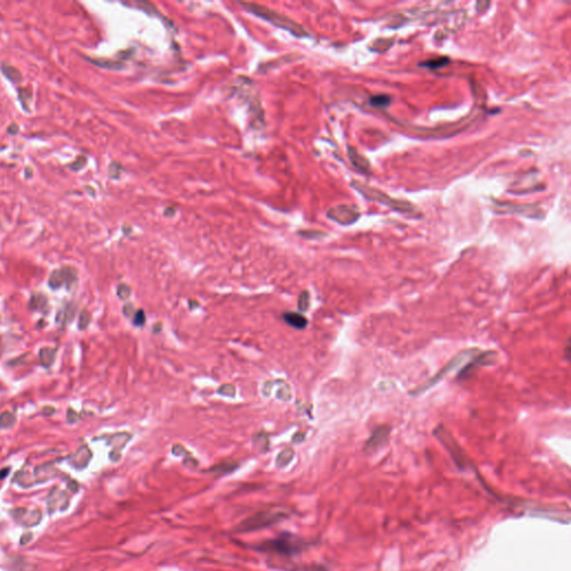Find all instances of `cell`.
Here are the masks:
<instances>
[{
  "label": "cell",
  "mask_w": 571,
  "mask_h": 571,
  "mask_svg": "<svg viewBox=\"0 0 571 571\" xmlns=\"http://www.w3.org/2000/svg\"><path fill=\"white\" fill-rule=\"evenodd\" d=\"M481 114L478 113L477 109L472 110L468 116L460 119L457 123L448 124L444 126H436V127H422V126H414V125H402L397 121L394 122L396 125L402 126L405 128L408 133H411L413 136L421 137V139H445V137H450L453 135H458L459 133H462L463 131L468 130V128L476 123ZM409 134V135H411Z\"/></svg>",
  "instance_id": "1"
},
{
  "label": "cell",
  "mask_w": 571,
  "mask_h": 571,
  "mask_svg": "<svg viewBox=\"0 0 571 571\" xmlns=\"http://www.w3.org/2000/svg\"><path fill=\"white\" fill-rule=\"evenodd\" d=\"M352 187L355 189L356 191L361 193L365 199L388 206V208L393 209L396 212H398L400 214L411 215L414 216V218H420L421 216V211L416 208L415 204H413L406 200L392 199L388 194H386L385 192L379 190V189L372 188L370 186H367V184H364L358 181H353Z\"/></svg>",
  "instance_id": "2"
},
{
  "label": "cell",
  "mask_w": 571,
  "mask_h": 571,
  "mask_svg": "<svg viewBox=\"0 0 571 571\" xmlns=\"http://www.w3.org/2000/svg\"><path fill=\"white\" fill-rule=\"evenodd\" d=\"M240 4L243 8H245V10L249 11L258 17L262 18V19H265L266 21L270 22V24H273L274 26L278 27V28H282L284 30L289 31V33L292 34L293 36H296V37H307L308 36V33L305 29H303L302 26L297 24V22L294 20L290 19V18H288L287 16L283 15V13H280L276 10H273V9H270L266 6H262V4L253 3V2H240Z\"/></svg>",
  "instance_id": "3"
},
{
  "label": "cell",
  "mask_w": 571,
  "mask_h": 571,
  "mask_svg": "<svg viewBox=\"0 0 571 571\" xmlns=\"http://www.w3.org/2000/svg\"><path fill=\"white\" fill-rule=\"evenodd\" d=\"M478 353V349L476 348H471V349H465V351L460 352L458 355H455L451 361L448 362V364L444 367H442L441 370L436 373V374L431 377L430 380L426 381L424 384H422L421 386H418L415 389H413L412 392H409V394L413 395V396H417L422 393L426 392L427 389H430L431 387H433L436 383H439L441 380H443V377L446 376L448 374H450L451 372L454 371L455 368L459 367L461 364L468 362L471 359L473 356H476V354Z\"/></svg>",
  "instance_id": "4"
},
{
  "label": "cell",
  "mask_w": 571,
  "mask_h": 571,
  "mask_svg": "<svg viewBox=\"0 0 571 571\" xmlns=\"http://www.w3.org/2000/svg\"><path fill=\"white\" fill-rule=\"evenodd\" d=\"M493 210L498 214H515L528 219L542 220L545 211L538 204H515L512 202L493 200Z\"/></svg>",
  "instance_id": "5"
},
{
  "label": "cell",
  "mask_w": 571,
  "mask_h": 571,
  "mask_svg": "<svg viewBox=\"0 0 571 571\" xmlns=\"http://www.w3.org/2000/svg\"><path fill=\"white\" fill-rule=\"evenodd\" d=\"M302 543L299 539L292 536H283L274 540L261 543L258 548L259 550L266 552H273V554L283 555V556H292L300 552L302 549Z\"/></svg>",
  "instance_id": "6"
},
{
  "label": "cell",
  "mask_w": 571,
  "mask_h": 571,
  "mask_svg": "<svg viewBox=\"0 0 571 571\" xmlns=\"http://www.w3.org/2000/svg\"><path fill=\"white\" fill-rule=\"evenodd\" d=\"M433 433H434V436L436 439H439L441 443L444 445V448L449 451V453L452 455V458L455 463L458 464V467H460L461 469L467 468L470 464V460L468 459L464 451L460 448V445L457 443V441H455L453 439V436L451 435V433L446 430L445 426L443 424H440L439 426L435 427V430Z\"/></svg>",
  "instance_id": "7"
},
{
  "label": "cell",
  "mask_w": 571,
  "mask_h": 571,
  "mask_svg": "<svg viewBox=\"0 0 571 571\" xmlns=\"http://www.w3.org/2000/svg\"><path fill=\"white\" fill-rule=\"evenodd\" d=\"M285 514L283 512H275V511H267V512H260L247 519L245 522L241 523L238 527V531H253L258 530V529H262L269 526H274V524L278 523L280 520H283Z\"/></svg>",
  "instance_id": "8"
},
{
  "label": "cell",
  "mask_w": 571,
  "mask_h": 571,
  "mask_svg": "<svg viewBox=\"0 0 571 571\" xmlns=\"http://www.w3.org/2000/svg\"><path fill=\"white\" fill-rule=\"evenodd\" d=\"M496 353L495 352H478L476 356H473L470 362L467 363L461 371L458 374V381H465L472 377L474 373H476L478 368L489 366L493 364L496 359Z\"/></svg>",
  "instance_id": "9"
},
{
  "label": "cell",
  "mask_w": 571,
  "mask_h": 571,
  "mask_svg": "<svg viewBox=\"0 0 571 571\" xmlns=\"http://www.w3.org/2000/svg\"><path fill=\"white\" fill-rule=\"evenodd\" d=\"M545 190V186L538 181L537 171L524 173L510 187V193L513 194H528V193Z\"/></svg>",
  "instance_id": "10"
},
{
  "label": "cell",
  "mask_w": 571,
  "mask_h": 571,
  "mask_svg": "<svg viewBox=\"0 0 571 571\" xmlns=\"http://www.w3.org/2000/svg\"><path fill=\"white\" fill-rule=\"evenodd\" d=\"M359 211L356 206L340 204L327 211V216L342 225H351L359 219Z\"/></svg>",
  "instance_id": "11"
},
{
  "label": "cell",
  "mask_w": 571,
  "mask_h": 571,
  "mask_svg": "<svg viewBox=\"0 0 571 571\" xmlns=\"http://www.w3.org/2000/svg\"><path fill=\"white\" fill-rule=\"evenodd\" d=\"M76 270L72 268V267H63L61 269L53 271L49 277L48 284L52 289H59L63 286H66V288L70 290L73 284L76 283Z\"/></svg>",
  "instance_id": "12"
},
{
  "label": "cell",
  "mask_w": 571,
  "mask_h": 571,
  "mask_svg": "<svg viewBox=\"0 0 571 571\" xmlns=\"http://www.w3.org/2000/svg\"><path fill=\"white\" fill-rule=\"evenodd\" d=\"M390 435V427L387 425H381L377 426L374 431H373L370 439L367 440L364 451L366 453H374L376 451L383 448V446L387 443Z\"/></svg>",
  "instance_id": "13"
},
{
  "label": "cell",
  "mask_w": 571,
  "mask_h": 571,
  "mask_svg": "<svg viewBox=\"0 0 571 571\" xmlns=\"http://www.w3.org/2000/svg\"><path fill=\"white\" fill-rule=\"evenodd\" d=\"M347 150L349 160H351V163L355 167V169L363 174H370L372 171L370 161H368L357 149H355V147L348 146Z\"/></svg>",
  "instance_id": "14"
},
{
  "label": "cell",
  "mask_w": 571,
  "mask_h": 571,
  "mask_svg": "<svg viewBox=\"0 0 571 571\" xmlns=\"http://www.w3.org/2000/svg\"><path fill=\"white\" fill-rule=\"evenodd\" d=\"M13 519L16 520L18 523L24 524V526H35L38 524L41 519V512L38 510L36 511H26V510H16L11 512Z\"/></svg>",
  "instance_id": "15"
},
{
  "label": "cell",
  "mask_w": 571,
  "mask_h": 571,
  "mask_svg": "<svg viewBox=\"0 0 571 571\" xmlns=\"http://www.w3.org/2000/svg\"><path fill=\"white\" fill-rule=\"evenodd\" d=\"M87 62H90L93 65L97 66L99 68H104V70H110V71H119L123 70L124 65L119 62H114L110 59L106 58H93V57H84Z\"/></svg>",
  "instance_id": "16"
},
{
  "label": "cell",
  "mask_w": 571,
  "mask_h": 571,
  "mask_svg": "<svg viewBox=\"0 0 571 571\" xmlns=\"http://www.w3.org/2000/svg\"><path fill=\"white\" fill-rule=\"evenodd\" d=\"M283 318L289 326L296 329H303L308 325V320L298 312H286L283 315Z\"/></svg>",
  "instance_id": "17"
},
{
  "label": "cell",
  "mask_w": 571,
  "mask_h": 571,
  "mask_svg": "<svg viewBox=\"0 0 571 571\" xmlns=\"http://www.w3.org/2000/svg\"><path fill=\"white\" fill-rule=\"evenodd\" d=\"M91 457H92L91 451L87 449V446H83V448L78 450V452L73 457L72 464L77 469H83L90 462Z\"/></svg>",
  "instance_id": "18"
},
{
  "label": "cell",
  "mask_w": 571,
  "mask_h": 571,
  "mask_svg": "<svg viewBox=\"0 0 571 571\" xmlns=\"http://www.w3.org/2000/svg\"><path fill=\"white\" fill-rule=\"evenodd\" d=\"M450 63H451V59L449 57L439 56V57H433V58L427 59V61L420 63L418 65L422 66V67L428 68V70H431V71H436V70H440V68H443L445 66H448Z\"/></svg>",
  "instance_id": "19"
},
{
  "label": "cell",
  "mask_w": 571,
  "mask_h": 571,
  "mask_svg": "<svg viewBox=\"0 0 571 571\" xmlns=\"http://www.w3.org/2000/svg\"><path fill=\"white\" fill-rule=\"evenodd\" d=\"M0 70H1L2 75L6 77L8 81L13 83V84H17V83H20L22 81L21 73L19 72V70H17L16 67L3 63L0 65Z\"/></svg>",
  "instance_id": "20"
},
{
  "label": "cell",
  "mask_w": 571,
  "mask_h": 571,
  "mask_svg": "<svg viewBox=\"0 0 571 571\" xmlns=\"http://www.w3.org/2000/svg\"><path fill=\"white\" fill-rule=\"evenodd\" d=\"M393 44H394L393 38H377L371 44L370 49L372 52L383 54L385 52H387V50L392 47Z\"/></svg>",
  "instance_id": "21"
},
{
  "label": "cell",
  "mask_w": 571,
  "mask_h": 571,
  "mask_svg": "<svg viewBox=\"0 0 571 571\" xmlns=\"http://www.w3.org/2000/svg\"><path fill=\"white\" fill-rule=\"evenodd\" d=\"M390 104H392V97L386 94H379L372 96L370 98V105L373 108L376 109H384L388 107Z\"/></svg>",
  "instance_id": "22"
},
{
  "label": "cell",
  "mask_w": 571,
  "mask_h": 571,
  "mask_svg": "<svg viewBox=\"0 0 571 571\" xmlns=\"http://www.w3.org/2000/svg\"><path fill=\"white\" fill-rule=\"evenodd\" d=\"M29 308L31 310L44 312L45 309H47L48 308L47 298H46L44 294H41V293L33 294V297H31L30 301H29Z\"/></svg>",
  "instance_id": "23"
},
{
  "label": "cell",
  "mask_w": 571,
  "mask_h": 571,
  "mask_svg": "<svg viewBox=\"0 0 571 571\" xmlns=\"http://www.w3.org/2000/svg\"><path fill=\"white\" fill-rule=\"evenodd\" d=\"M55 356H56V349H53L50 347L41 348L39 352V358L41 364L45 367H49L55 361Z\"/></svg>",
  "instance_id": "24"
},
{
  "label": "cell",
  "mask_w": 571,
  "mask_h": 571,
  "mask_svg": "<svg viewBox=\"0 0 571 571\" xmlns=\"http://www.w3.org/2000/svg\"><path fill=\"white\" fill-rule=\"evenodd\" d=\"M15 422H16V417L13 416V414H11V413L3 412L1 415H0V427L1 428L11 427L13 424H15Z\"/></svg>",
  "instance_id": "25"
},
{
  "label": "cell",
  "mask_w": 571,
  "mask_h": 571,
  "mask_svg": "<svg viewBox=\"0 0 571 571\" xmlns=\"http://www.w3.org/2000/svg\"><path fill=\"white\" fill-rule=\"evenodd\" d=\"M293 457V452L292 450H286L284 452L280 453L277 458V464L278 467H285V465H287L290 461H291V459Z\"/></svg>",
  "instance_id": "26"
},
{
  "label": "cell",
  "mask_w": 571,
  "mask_h": 571,
  "mask_svg": "<svg viewBox=\"0 0 571 571\" xmlns=\"http://www.w3.org/2000/svg\"><path fill=\"white\" fill-rule=\"evenodd\" d=\"M309 292L308 291H302L300 296H299L298 299V308L300 311H306L308 310V308H309Z\"/></svg>",
  "instance_id": "27"
},
{
  "label": "cell",
  "mask_w": 571,
  "mask_h": 571,
  "mask_svg": "<svg viewBox=\"0 0 571 571\" xmlns=\"http://www.w3.org/2000/svg\"><path fill=\"white\" fill-rule=\"evenodd\" d=\"M86 163H87L86 156L81 155V156H78V158H77L75 161H74V162L70 165V169L72 170V171H74V172H78V171H81V170L85 167Z\"/></svg>",
  "instance_id": "28"
},
{
  "label": "cell",
  "mask_w": 571,
  "mask_h": 571,
  "mask_svg": "<svg viewBox=\"0 0 571 571\" xmlns=\"http://www.w3.org/2000/svg\"><path fill=\"white\" fill-rule=\"evenodd\" d=\"M31 91L30 90H27V89H19L18 91V97H19V100L22 106H24L25 110H26V103L25 102H29L31 100Z\"/></svg>",
  "instance_id": "29"
},
{
  "label": "cell",
  "mask_w": 571,
  "mask_h": 571,
  "mask_svg": "<svg viewBox=\"0 0 571 571\" xmlns=\"http://www.w3.org/2000/svg\"><path fill=\"white\" fill-rule=\"evenodd\" d=\"M90 322H91L90 312L87 310H83L80 316V321H78V328L81 330H85L87 328V326L90 325Z\"/></svg>",
  "instance_id": "30"
},
{
  "label": "cell",
  "mask_w": 571,
  "mask_h": 571,
  "mask_svg": "<svg viewBox=\"0 0 571 571\" xmlns=\"http://www.w3.org/2000/svg\"><path fill=\"white\" fill-rule=\"evenodd\" d=\"M299 234L307 239H321L326 237V233L321 231H312V230H309V231H300Z\"/></svg>",
  "instance_id": "31"
},
{
  "label": "cell",
  "mask_w": 571,
  "mask_h": 571,
  "mask_svg": "<svg viewBox=\"0 0 571 571\" xmlns=\"http://www.w3.org/2000/svg\"><path fill=\"white\" fill-rule=\"evenodd\" d=\"M218 392L221 395L229 396V397H234V395H236V388H234V386L232 385H222L219 388Z\"/></svg>",
  "instance_id": "32"
},
{
  "label": "cell",
  "mask_w": 571,
  "mask_h": 571,
  "mask_svg": "<svg viewBox=\"0 0 571 571\" xmlns=\"http://www.w3.org/2000/svg\"><path fill=\"white\" fill-rule=\"evenodd\" d=\"M131 294V289L126 285H119L117 288V296L121 299H127Z\"/></svg>",
  "instance_id": "33"
},
{
  "label": "cell",
  "mask_w": 571,
  "mask_h": 571,
  "mask_svg": "<svg viewBox=\"0 0 571 571\" xmlns=\"http://www.w3.org/2000/svg\"><path fill=\"white\" fill-rule=\"evenodd\" d=\"M145 322V315H144V311L143 310H139L135 312L134 315V320H133V324L135 326H143Z\"/></svg>",
  "instance_id": "34"
},
{
  "label": "cell",
  "mask_w": 571,
  "mask_h": 571,
  "mask_svg": "<svg viewBox=\"0 0 571 571\" xmlns=\"http://www.w3.org/2000/svg\"><path fill=\"white\" fill-rule=\"evenodd\" d=\"M78 418H80V416H78V414L74 411V409H72V408L68 409V412H67V421L68 422L75 423Z\"/></svg>",
  "instance_id": "35"
},
{
  "label": "cell",
  "mask_w": 571,
  "mask_h": 571,
  "mask_svg": "<svg viewBox=\"0 0 571 571\" xmlns=\"http://www.w3.org/2000/svg\"><path fill=\"white\" fill-rule=\"evenodd\" d=\"M490 4H491L490 1H483V0H482V1H477V2H476V10H477L478 12L485 11L486 9L490 7Z\"/></svg>",
  "instance_id": "36"
},
{
  "label": "cell",
  "mask_w": 571,
  "mask_h": 571,
  "mask_svg": "<svg viewBox=\"0 0 571 571\" xmlns=\"http://www.w3.org/2000/svg\"><path fill=\"white\" fill-rule=\"evenodd\" d=\"M119 169H121V165H119L118 163H112V164H110V165H109V176H110V174H112L113 172H115V173H116V174H115V176H116V178H118V176H119Z\"/></svg>",
  "instance_id": "37"
},
{
  "label": "cell",
  "mask_w": 571,
  "mask_h": 571,
  "mask_svg": "<svg viewBox=\"0 0 571 571\" xmlns=\"http://www.w3.org/2000/svg\"><path fill=\"white\" fill-rule=\"evenodd\" d=\"M123 312H124V315H125L126 317H131V316H132V312H133V305H132V303H130V305L124 306Z\"/></svg>",
  "instance_id": "38"
},
{
  "label": "cell",
  "mask_w": 571,
  "mask_h": 571,
  "mask_svg": "<svg viewBox=\"0 0 571 571\" xmlns=\"http://www.w3.org/2000/svg\"><path fill=\"white\" fill-rule=\"evenodd\" d=\"M18 131H19V127H18V125H16V124H11V125L9 126L8 130H7L9 134H11V135L17 134Z\"/></svg>",
  "instance_id": "39"
},
{
  "label": "cell",
  "mask_w": 571,
  "mask_h": 571,
  "mask_svg": "<svg viewBox=\"0 0 571 571\" xmlns=\"http://www.w3.org/2000/svg\"><path fill=\"white\" fill-rule=\"evenodd\" d=\"M25 176H26V178H27V179H30L31 177H33V171H31V169H30V168H27V169H26V171H25Z\"/></svg>",
  "instance_id": "40"
},
{
  "label": "cell",
  "mask_w": 571,
  "mask_h": 571,
  "mask_svg": "<svg viewBox=\"0 0 571 571\" xmlns=\"http://www.w3.org/2000/svg\"><path fill=\"white\" fill-rule=\"evenodd\" d=\"M8 472H9V469H8V468L3 469L2 471H0V478H3V477H6V476H7V474H8Z\"/></svg>",
  "instance_id": "41"
}]
</instances>
